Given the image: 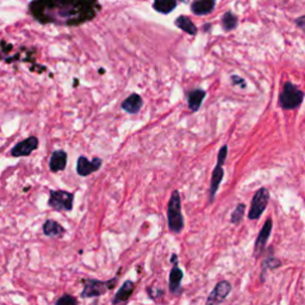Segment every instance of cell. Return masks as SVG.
Instances as JSON below:
<instances>
[{
  "instance_id": "6da1fadb",
  "label": "cell",
  "mask_w": 305,
  "mask_h": 305,
  "mask_svg": "<svg viewBox=\"0 0 305 305\" xmlns=\"http://www.w3.org/2000/svg\"><path fill=\"white\" fill-rule=\"evenodd\" d=\"M167 219H168V228L171 231L179 232L184 229V217L181 214V199L179 191L174 190L171 199L167 205Z\"/></svg>"
},
{
  "instance_id": "7a4b0ae2",
  "label": "cell",
  "mask_w": 305,
  "mask_h": 305,
  "mask_svg": "<svg viewBox=\"0 0 305 305\" xmlns=\"http://www.w3.org/2000/svg\"><path fill=\"white\" fill-rule=\"evenodd\" d=\"M304 100V92L297 88L292 82L284 84L283 91L279 95V105L284 110H293L299 108Z\"/></svg>"
},
{
  "instance_id": "3957f363",
  "label": "cell",
  "mask_w": 305,
  "mask_h": 305,
  "mask_svg": "<svg viewBox=\"0 0 305 305\" xmlns=\"http://www.w3.org/2000/svg\"><path fill=\"white\" fill-rule=\"evenodd\" d=\"M116 283H117V278L109 280V282H100V280L87 279L86 282H85V287L81 292V297L91 298V297L101 296V294L108 292L109 290L114 289Z\"/></svg>"
},
{
  "instance_id": "277c9868",
  "label": "cell",
  "mask_w": 305,
  "mask_h": 305,
  "mask_svg": "<svg viewBox=\"0 0 305 305\" xmlns=\"http://www.w3.org/2000/svg\"><path fill=\"white\" fill-rule=\"evenodd\" d=\"M269 200V192L267 191V188L261 187L255 192L254 197L252 199V205L251 210H249L248 218L249 219H259L261 217V215L267 208Z\"/></svg>"
},
{
  "instance_id": "5b68a950",
  "label": "cell",
  "mask_w": 305,
  "mask_h": 305,
  "mask_svg": "<svg viewBox=\"0 0 305 305\" xmlns=\"http://www.w3.org/2000/svg\"><path fill=\"white\" fill-rule=\"evenodd\" d=\"M73 194L67 191H50L48 204L56 211H71L73 209Z\"/></svg>"
},
{
  "instance_id": "8992f818",
  "label": "cell",
  "mask_w": 305,
  "mask_h": 305,
  "mask_svg": "<svg viewBox=\"0 0 305 305\" xmlns=\"http://www.w3.org/2000/svg\"><path fill=\"white\" fill-rule=\"evenodd\" d=\"M103 161L99 157H94L92 161H88L85 156H80L78 160V166H77V171L78 174L81 177H87L92 174L93 172H97V171L101 167Z\"/></svg>"
},
{
  "instance_id": "52a82bcc",
  "label": "cell",
  "mask_w": 305,
  "mask_h": 305,
  "mask_svg": "<svg viewBox=\"0 0 305 305\" xmlns=\"http://www.w3.org/2000/svg\"><path fill=\"white\" fill-rule=\"evenodd\" d=\"M272 227H273V222L272 218H267V221L263 224V227L261 230H260L258 238H256L255 241V246H254V254L256 258H259L260 254H261L263 249H265L266 243L268 241L270 231H272Z\"/></svg>"
},
{
  "instance_id": "ba28073f",
  "label": "cell",
  "mask_w": 305,
  "mask_h": 305,
  "mask_svg": "<svg viewBox=\"0 0 305 305\" xmlns=\"http://www.w3.org/2000/svg\"><path fill=\"white\" fill-rule=\"evenodd\" d=\"M39 147V140L35 136L29 137L24 141L17 143L11 150L12 156H27Z\"/></svg>"
},
{
  "instance_id": "9c48e42d",
  "label": "cell",
  "mask_w": 305,
  "mask_h": 305,
  "mask_svg": "<svg viewBox=\"0 0 305 305\" xmlns=\"http://www.w3.org/2000/svg\"><path fill=\"white\" fill-rule=\"evenodd\" d=\"M231 291V285L228 282H219L217 285L215 286V289L211 291V293L209 294V298L207 300L208 304L212 303H219V301L224 300L228 297V294Z\"/></svg>"
},
{
  "instance_id": "30bf717a",
  "label": "cell",
  "mask_w": 305,
  "mask_h": 305,
  "mask_svg": "<svg viewBox=\"0 0 305 305\" xmlns=\"http://www.w3.org/2000/svg\"><path fill=\"white\" fill-rule=\"evenodd\" d=\"M224 162H221V161H217V164L214 168V172H212V177H211V186H210V203L215 199L216 192H217L219 185H221L222 180H223L224 177V171L222 168Z\"/></svg>"
},
{
  "instance_id": "8fae6325",
  "label": "cell",
  "mask_w": 305,
  "mask_h": 305,
  "mask_svg": "<svg viewBox=\"0 0 305 305\" xmlns=\"http://www.w3.org/2000/svg\"><path fill=\"white\" fill-rule=\"evenodd\" d=\"M142 105H143V99L141 95L137 93H132L131 95H129L124 101H123L122 109L128 112V114L135 115V114H139L140 110L142 109Z\"/></svg>"
},
{
  "instance_id": "7c38bea8",
  "label": "cell",
  "mask_w": 305,
  "mask_h": 305,
  "mask_svg": "<svg viewBox=\"0 0 305 305\" xmlns=\"http://www.w3.org/2000/svg\"><path fill=\"white\" fill-rule=\"evenodd\" d=\"M205 95H207V92L204 90H200V88H196V90H192L187 93V105L188 109L191 110L192 112H196L200 109L201 103H203Z\"/></svg>"
},
{
  "instance_id": "4fadbf2b",
  "label": "cell",
  "mask_w": 305,
  "mask_h": 305,
  "mask_svg": "<svg viewBox=\"0 0 305 305\" xmlns=\"http://www.w3.org/2000/svg\"><path fill=\"white\" fill-rule=\"evenodd\" d=\"M133 289H135V284H133L131 280H126V282L123 284L121 289L117 293H116V296L114 299H112V304H118V303H124L130 298Z\"/></svg>"
},
{
  "instance_id": "5bb4252c",
  "label": "cell",
  "mask_w": 305,
  "mask_h": 305,
  "mask_svg": "<svg viewBox=\"0 0 305 305\" xmlns=\"http://www.w3.org/2000/svg\"><path fill=\"white\" fill-rule=\"evenodd\" d=\"M67 163V153H64L63 150H56L53 153L50 159V170L53 172H59V171H63L66 168Z\"/></svg>"
},
{
  "instance_id": "9a60e30c",
  "label": "cell",
  "mask_w": 305,
  "mask_h": 305,
  "mask_svg": "<svg viewBox=\"0 0 305 305\" xmlns=\"http://www.w3.org/2000/svg\"><path fill=\"white\" fill-rule=\"evenodd\" d=\"M184 273L179 267H178V262L173 266L172 270H171L170 274V291L172 293H178V291L180 290V285H181V280H183Z\"/></svg>"
},
{
  "instance_id": "2e32d148",
  "label": "cell",
  "mask_w": 305,
  "mask_h": 305,
  "mask_svg": "<svg viewBox=\"0 0 305 305\" xmlns=\"http://www.w3.org/2000/svg\"><path fill=\"white\" fill-rule=\"evenodd\" d=\"M215 8V0H196L192 3V12L196 15H208Z\"/></svg>"
},
{
  "instance_id": "e0dca14e",
  "label": "cell",
  "mask_w": 305,
  "mask_h": 305,
  "mask_svg": "<svg viewBox=\"0 0 305 305\" xmlns=\"http://www.w3.org/2000/svg\"><path fill=\"white\" fill-rule=\"evenodd\" d=\"M43 232H44V235L49 236V238L59 239L63 236L64 229L62 225H60L57 222L51 221V219H48V221L43 225Z\"/></svg>"
},
{
  "instance_id": "ac0fdd59",
  "label": "cell",
  "mask_w": 305,
  "mask_h": 305,
  "mask_svg": "<svg viewBox=\"0 0 305 305\" xmlns=\"http://www.w3.org/2000/svg\"><path fill=\"white\" fill-rule=\"evenodd\" d=\"M176 25L178 27H180L183 31H185L186 33H190V35H196L197 33V27L194 26V24L191 22L190 18H187V17L185 16L178 17L176 20Z\"/></svg>"
},
{
  "instance_id": "d6986e66",
  "label": "cell",
  "mask_w": 305,
  "mask_h": 305,
  "mask_svg": "<svg viewBox=\"0 0 305 305\" xmlns=\"http://www.w3.org/2000/svg\"><path fill=\"white\" fill-rule=\"evenodd\" d=\"M177 6V0H155L154 9L161 13L172 12Z\"/></svg>"
},
{
  "instance_id": "ffe728a7",
  "label": "cell",
  "mask_w": 305,
  "mask_h": 305,
  "mask_svg": "<svg viewBox=\"0 0 305 305\" xmlns=\"http://www.w3.org/2000/svg\"><path fill=\"white\" fill-rule=\"evenodd\" d=\"M236 25H238V18H236V16H234L230 12L225 13L223 17V29L225 31H230V30L235 29Z\"/></svg>"
},
{
  "instance_id": "44dd1931",
  "label": "cell",
  "mask_w": 305,
  "mask_h": 305,
  "mask_svg": "<svg viewBox=\"0 0 305 305\" xmlns=\"http://www.w3.org/2000/svg\"><path fill=\"white\" fill-rule=\"evenodd\" d=\"M245 210H246V205L245 204H239L236 209L234 210V212L231 214L230 217V222L232 224H239L240 222L242 221L243 215H245Z\"/></svg>"
},
{
  "instance_id": "7402d4cb",
  "label": "cell",
  "mask_w": 305,
  "mask_h": 305,
  "mask_svg": "<svg viewBox=\"0 0 305 305\" xmlns=\"http://www.w3.org/2000/svg\"><path fill=\"white\" fill-rule=\"evenodd\" d=\"M75 303H77V299L73 297L68 296V294H64L63 297H61L56 300V304H75Z\"/></svg>"
},
{
  "instance_id": "603a6c76",
  "label": "cell",
  "mask_w": 305,
  "mask_h": 305,
  "mask_svg": "<svg viewBox=\"0 0 305 305\" xmlns=\"http://www.w3.org/2000/svg\"><path fill=\"white\" fill-rule=\"evenodd\" d=\"M231 81H232V84H234V85H240L241 87H246L245 86V85H246L245 80H243V79H241L240 77H238V75H232Z\"/></svg>"
},
{
  "instance_id": "cb8c5ba5",
  "label": "cell",
  "mask_w": 305,
  "mask_h": 305,
  "mask_svg": "<svg viewBox=\"0 0 305 305\" xmlns=\"http://www.w3.org/2000/svg\"><path fill=\"white\" fill-rule=\"evenodd\" d=\"M296 23H297V26L299 27V29L303 30V31L305 32V16L300 17V18H298Z\"/></svg>"
}]
</instances>
